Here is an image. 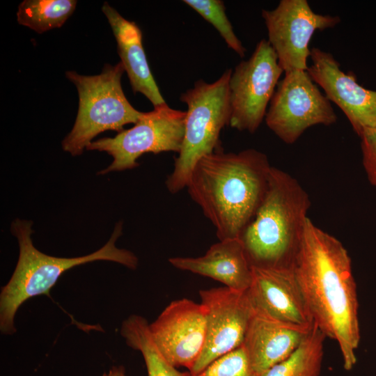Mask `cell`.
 <instances>
[{
  "label": "cell",
  "instance_id": "obj_5",
  "mask_svg": "<svg viewBox=\"0 0 376 376\" xmlns=\"http://www.w3.org/2000/svg\"><path fill=\"white\" fill-rule=\"evenodd\" d=\"M124 72L120 61L115 65L105 64L96 75L65 72L77 89L79 108L73 127L62 141L63 150L79 155L99 134L107 130L120 132L124 125L134 124L141 117L143 112L132 107L123 91Z\"/></svg>",
  "mask_w": 376,
  "mask_h": 376
},
{
  "label": "cell",
  "instance_id": "obj_15",
  "mask_svg": "<svg viewBox=\"0 0 376 376\" xmlns=\"http://www.w3.org/2000/svg\"><path fill=\"white\" fill-rule=\"evenodd\" d=\"M311 329L288 324L254 311L242 344L254 373L260 376L285 359Z\"/></svg>",
  "mask_w": 376,
  "mask_h": 376
},
{
  "label": "cell",
  "instance_id": "obj_16",
  "mask_svg": "<svg viewBox=\"0 0 376 376\" xmlns=\"http://www.w3.org/2000/svg\"><path fill=\"white\" fill-rule=\"evenodd\" d=\"M175 268L218 281L230 289L246 291L252 281V265L240 237L219 240L197 258L174 257Z\"/></svg>",
  "mask_w": 376,
  "mask_h": 376
},
{
  "label": "cell",
  "instance_id": "obj_12",
  "mask_svg": "<svg viewBox=\"0 0 376 376\" xmlns=\"http://www.w3.org/2000/svg\"><path fill=\"white\" fill-rule=\"evenodd\" d=\"M149 327L165 358L175 367L183 366L189 372L205 346L206 313L203 306L188 299L174 300Z\"/></svg>",
  "mask_w": 376,
  "mask_h": 376
},
{
  "label": "cell",
  "instance_id": "obj_13",
  "mask_svg": "<svg viewBox=\"0 0 376 376\" xmlns=\"http://www.w3.org/2000/svg\"><path fill=\"white\" fill-rule=\"evenodd\" d=\"M307 72L330 102L343 112L359 136L366 127H376V91L360 85L352 72L345 73L329 52L311 49Z\"/></svg>",
  "mask_w": 376,
  "mask_h": 376
},
{
  "label": "cell",
  "instance_id": "obj_2",
  "mask_svg": "<svg viewBox=\"0 0 376 376\" xmlns=\"http://www.w3.org/2000/svg\"><path fill=\"white\" fill-rule=\"evenodd\" d=\"M270 165L256 149L224 152L220 148L195 164L186 188L216 228L219 240L240 237L265 195Z\"/></svg>",
  "mask_w": 376,
  "mask_h": 376
},
{
  "label": "cell",
  "instance_id": "obj_21",
  "mask_svg": "<svg viewBox=\"0 0 376 376\" xmlns=\"http://www.w3.org/2000/svg\"><path fill=\"white\" fill-rule=\"evenodd\" d=\"M183 2L210 23L219 33L228 47L243 58L246 48L235 35L221 0H184Z\"/></svg>",
  "mask_w": 376,
  "mask_h": 376
},
{
  "label": "cell",
  "instance_id": "obj_11",
  "mask_svg": "<svg viewBox=\"0 0 376 376\" xmlns=\"http://www.w3.org/2000/svg\"><path fill=\"white\" fill-rule=\"evenodd\" d=\"M206 313V338L201 355L192 369L196 374L243 344L254 313L246 291L228 287L200 290Z\"/></svg>",
  "mask_w": 376,
  "mask_h": 376
},
{
  "label": "cell",
  "instance_id": "obj_3",
  "mask_svg": "<svg viewBox=\"0 0 376 376\" xmlns=\"http://www.w3.org/2000/svg\"><path fill=\"white\" fill-rule=\"evenodd\" d=\"M311 204L297 179L272 166L264 198L240 237L252 266L291 267Z\"/></svg>",
  "mask_w": 376,
  "mask_h": 376
},
{
  "label": "cell",
  "instance_id": "obj_9",
  "mask_svg": "<svg viewBox=\"0 0 376 376\" xmlns=\"http://www.w3.org/2000/svg\"><path fill=\"white\" fill-rule=\"evenodd\" d=\"M265 115L267 127L284 143L292 144L308 128L329 126L337 116L307 70L284 72Z\"/></svg>",
  "mask_w": 376,
  "mask_h": 376
},
{
  "label": "cell",
  "instance_id": "obj_19",
  "mask_svg": "<svg viewBox=\"0 0 376 376\" xmlns=\"http://www.w3.org/2000/svg\"><path fill=\"white\" fill-rule=\"evenodd\" d=\"M327 337L314 323L297 349L260 376H320Z\"/></svg>",
  "mask_w": 376,
  "mask_h": 376
},
{
  "label": "cell",
  "instance_id": "obj_4",
  "mask_svg": "<svg viewBox=\"0 0 376 376\" xmlns=\"http://www.w3.org/2000/svg\"><path fill=\"white\" fill-rule=\"evenodd\" d=\"M122 224L118 221L116 224L109 241L97 251L84 256L60 258L45 254L33 246L31 221L14 220L10 229L17 240L19 253L13 274L0 294L1 333L15 334V317L20 306L33 297L49 295L61 275L69 269L96 260H107L135 269L137 257L130 251L116 246L122 235Z\"/></svg>",
  "mask_w": 376,
  "mask_h": 376
},
{
  "label": "cell",
  "instance_id": "obj_18",
  "mask_svg": "<svg viewBox=\"0 0 376 376\" xmlns=\"http://www.w3.org/2000/svg\"><path fill=\"white\" fill-rule=\"evenodd\" d=\"M149 324L143 317L132 315L120 329L127 344L141 353L148 376H188L189 372H180L165 358L153 340Z\"/></svg>",
  "mask_w": 376,
  "mask_h": 376
},
{
  "label": "cell",
  "instance_id": "obj_14",
  "mask_svg": "<svg viewBox=\"0 0 376 376\" xmlns=\"http://www.w3.org/2000/svg\"><path fill=\"white\" fill-rule=\"evenodd\" d=\"M246 293L256 312L293 326L311 329L314 324L291 267L252 266Z\"/></svg>",
  "mask_w": 376,
  "mask_h": 376
},
{
  "label": "cell",
  "instance_id": "obj_24",
  "mask_svg": "<svg viewBox=\"0 0 376 376\" xmlns=\"http://www.w3.org/2000/svg\"><path fill=\"white\" fill-rule=\"evenodd\" d=\"M102 376H127L125 369L122 366H113L107 373Z\"/></svg>",
  "mask_w": 376,
  "mask_h": 376
},
{
  "label": "cell",
  "instance_id": "obj_6",
  "mask_svg": "<svg viewBox=\"0 0 376 376\" xmlns=\"http://www.w3.org/2000/svg\"><path fill=\"white\" fill-rule=\"evenodd\" d=\"M232 71L226 70L212 83L197 80L181 93L180 100L187 110L182 144L166 180L171 194L185 188L196 162L219 149L221 132L230 123L228 82Z\"/></svg>",
  "mask_w": 376,
  "mask_h": 376
},
{
  "label": "cell",
  "instance_id": "obj_23",
  "mask_svg": "<svg viewBox=\"0 0 376 376\" xmlns=\"http://www.w3.org/2000/svg\"><path fill=\"white\" fill-rule=\"evenodd\" d=\"M359 136L363 168L370 183L376 187V127L365 128Z\"/></svg>",
  "mask_w": 376,
  "mask_h": 376
},
{
  "label": "cell",
  "instance_id": "obj_8",
  "mask_svg": "<svg viewBox=\"0 0 376 376\" xmlns=\"http://www.w3.org/2000/svg\"><path fill=\"white\" fill-rule=\"evenodd\" d=\"M283 72L268 40H260L250 58L239 63L230 77L232 128L251 134L256 132Z\"/></svg>",
  "mask_w": 376,
  "mask_h": 376
},
{
  "label": "cell",
  "instance_id": "obj_7",
  "mask_svg": "<svg viewBox=\"0 0 376 376\" xmlns=\"http://www.w3.org/2000/svg\"><path fill=\"white\" fill-rule=\"evenodd\" d=\"M186 114V111L164 104L143 112L133 127L115 136L91 141L86 150L104 151L113 157L111 164L97 174L132 169L139 166L138 159L146 153L178 154L184 138Z\"/></svg>",
  "mask_w": 376,
  "mask_h": 376
},
{
  "label": "cell",
  "instance_id": "obj_1",
  "mask_svg": "<svg viewBox=\"0 0 376 376\" xmlns=\"http://www.w3.org/2000/svg\"><path fill=\"white\" fill-rule=\"evenodd\" d=\"M291 267L314 323L336 341L344 368L352 370L361 336L357 284L347 251L308 218Z\"/></svg>",
  "mask_w": 376,
  "mask_h": 376
},
{
  "label": "cell",
  "instance_id": "obj_10",
  "mask_svg": "<svg viewBox=\"0 0 376 376\" xmlns=\"http://www.w3.org/2000/svg\"><path fill=\"white\" fill-rule=\"evenodd\" d=\"M268 42L284 72L307 70L309 42L316 31L333 28L337 15L315 13L307 0H281L272 10H263Z\"/></svg>",
  "mask_w": 376,
  "mask_h": 376
},
{
  "label": "cell",
  "instance_id": "obj_20",
  "mask_svg": "<svg viewBox=\"0 0 376 376\" xmlns=\"http://www.w3.org/2000/svg\"><path fill=\"white\" fill-rule=\"evenodd\" d=\"M75 0H24L17 12L19 24L38 33L59 28L76 8Z\"/></svg>",
  "mask_w": 376,
  "mask_h": 376
},
{
  "label": "cell",
  "instance_id": "obj_22",
  "mask_svg": "<svg viewBox=\"0 0 376 376\" xmlns=\"http://www.w3.org/2000/svg\"><path fill=\"white\" fill-rule=\"evenodd\" d=\"M188 376H258L253 370L244 347L219 357L201 372Z\"/></svg>",
  "mask_w": 376,
  "mask_h": 376
},
{
  "label": "cell",
  "instance_id": "obj_17",
  "mask_svg": "<svg viewBox=\"0 0 376 376\" xmlns=\"http://www.w3.org/2000/svg\"><path fill=\"white\" fill-rule=\"evenodd\" d=\"M102 10L112 29L134 93L143 94L154 107L166 104L150 71L139 26L124 18L107 2L103 3Z\"/></svg>",
  "mask_w": 376,
  "mask_h": 376
}]
</instances>
